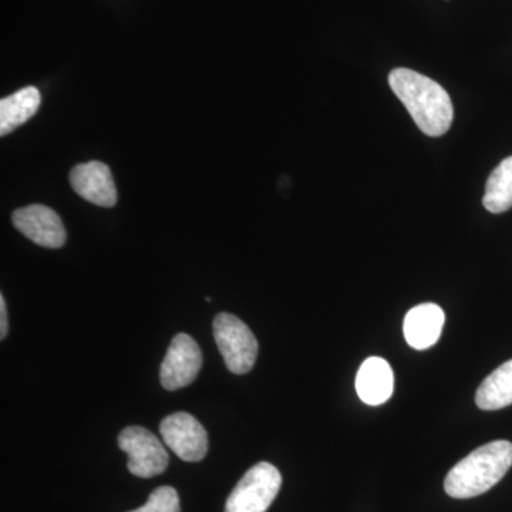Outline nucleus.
Listing matches in <instances>:
<instances>
[{
    "mask_svg": "<svg viewBox=\"0 0 512 512\" xmlns=\"http://www.w3.org/2000/svg\"><path fill=\"white\" fill-rule=\"evenodd\" d=\"M389 84L424 134L440 137L447 133L454 109L450 96L439 83L402 67L390 73Z\"/></svg>",
    "mask_w": 512,
    "mask_h": 512,
    "instance_id": "1",
    "label": "nucleus"
},
{
    "mask_svg": "<svg viewBox=\"0 0 512 512\" xmlns=\"http://www.w3.org/2000/svg\"><path fill=\"white\" fill-rule=\"evenodd\" d=\"M511 466L512 443L493 441L477 448L451 468L444 481V490L458 500L478 497L500 483Z\"/></svg>",
    "mask_w": 512,
    "mask_h": 512,
    "instance_id": "2",
    "label": "nucleus"
},
{
    "mask_svg": "<svg viewBox=\"0 0 512 512\" xmlns=\"http://www.w3.org/2000/svg\"><path fill=\"white\" fill-rule=\"evenodd\" d=\"M214 338L225 365L234 375L251 372L258 357V340L251 329L231 313L215 316Z\"/></svg>",
    "mask_w": 512,
    "mask_h": 512,
    "instance_id": "3",
    "label": "nucleus"
},
{
    "mask_svg": "<svg viewBox=\"0 0 512 512\" xmlns=\"http://www.w3.org/2000/svg\"><path fill=\"white\" fill-rule=\"evenodd\" d=\"M281 487L282 476L278 468L262 461L249 468L232 490L225 512H266Z\"/></svg>",
    "mask_w": 512,
    "mask_h": 512,
    "instance_id": "4",
    "label": "nucleus"
},
{
    "mask_svg": "<svg viewBox=\"0 0 512 512\" xmlns=\"http://www.w3.org/2000/svg\"><path fill=\"white\" fill-rule=\"evenodd\" d=\"M119 447L128 456L127 467L133 476L151 478L167 470L170 458L164 444L144 427L131 426L121 431Z\"/></svg>",
    "mask_w": 512,
    "mask_h": 512,
    "instance_id": "5",
    "label": "nucleus"
},
{
    "mask_svg": "<svg viewBox=\"0 0 512 512\" xmlns=\"http://www.w3.org/2000/svg\"><path fill=\"white\" fill-rule=\"evenodd\" d=\"M160 433L165 446L170 447L181 460L197 463L207 456V430L191 414L180 412L165 417Z\"/></svg>",
    "mask_w": 512,
    "mask_h": 512,
    "instance_id": "6",
    "label": "nucleus"
},
{
    "mask_svg": "<svg viewBox=\"0 0 512 512\" xmlns=\"http://www.w3.org/2000/svg\"><path fill=\"white\" fill-rule=\"evenodd\" d=\"M202 366L200 346L187 333H178L171 340L170 348L161 365L160 379L165 390L183 389L190 386Z\"/></svg>",
    "mask_w": 512,
    "mask_h": 512,
    "instance_id": "7",
    "label": "nucleus"
},
{
    "mask_svg": "<svg viewBox=\"0 0 512 512\" xmlns=\"http://www.w3.org/2000/svg\"><path fill=\"white\" fill-rule=\"evenodd\" d=\"M13 225L26 238L43 248L57 249L66 244V229L59 215L46 205L33 204L13 212Z\"/></svg>",
    "mask_w": 512,
    "mask_h": 512,
    "instance_id": "8",
    "label": "nucleus"
},
{
    "mask_svg": "<svg viewBox=\"0 0 512 512\" xmlns=\"http://www.w3.org/2000/svg\"><path fill=\"white\" fill-rule=\"evenodd\" d=\"M70 184L74 192L94 205L104 208L116 205V184L109 165L100 161L76 165L70 173Z\"/></svg>",
    "mask_w": 512,
    "mask_h": 512,
    "instance_id": "9",
    "label": "nucleus"
},
{
    "mask_svg": "<svg viewBox=\"0 0 512 512\" xmlns=\"http://www.w3.org/2000/svg\"><path fill=\"white\" fill-rule=\"evenodd\" d=\"M444 319L443 309L436 303L416 306L404 318V338L413 349H429L440 339Z\"/></svg>",
    "mask_w": 512,
    "mask_h": 512,
    "instance_id": "10",
    "label": "nucleus"
},
{
    "mask_svg": "<svg viewBox=\"0 0 512 512\" xmlns=\"http://www.w3.org/2000/svg\"><path fill=\"white\" fill-rule=\"evenodd\" d=\"M356 390L369 406L386 403L394 390L392 367L382 357H369L357 372Z\"/></svg>",
    "mask_w": 512,
    "mask_h": 512,
    "instance_id": "11",
    "label": "nucleus"
},
{
    "mask_svg": "<svg viewBox=\"0 0 512 512\" xmlns=\"http://www.w3.org/2000/svg\"><path fill=\"white\" fill-rule=\"evenodd\" d=\"M42 104V96L36 87H25L12 96L0 100V136L12 133L13 130L32 119Z\"/></svg>",
    "mask_w": 512,
    "mask_h": 512,
    "instance_id": "12",
    "label": "nucleus"
},
{
    "mask_svg": "<svg viewBox=\"0 0 512 512\" xmlns=\"http://www.w3.org/2000/svg\"><path fill=\"white\" fill-rule=\"evenodd\" d=\"M476 403L481 410H500L512 404V359L485 377L478 387Z\"/></svg>",
    "mask_w": 512,
    "mask_h": 512,
    "instance_id": "13",
    "label": "nucleus"
},
{
    "mask_svg": "<svg viewBox=\"0 0 512 512\" xmlns=\"http://www.w3.org/2000/svg\"><path fill=\"white\" fill-rule=\"evenodd\" d=\"M485 210L501 214L512 208V157L501 161L485 185Z\"/></svg>",
    "mask_w": 512,
    "mask_h": 512,
    "instance_id": "14",
    "label": "nucleus"
},
{
    "mask_svg": "<svg viewBox=\"0 0 512 512\" xmlns=\"http://www.w3.org/2000/svg\"><path fill=\"white\" fill-rule=\"evenodd\" d=\"M130 512H181L180 497L173 487H158L148 497L143 507Z\"/></svg>",
    "mask_w": 512,
    "mask_h": 512,
    "instance_id": "15",
    "label": "nucleus"
},
{
    "mask_svg": "<svg viewBox=\"0 0 512 512\" xmlns=\"http://www.w3.org/2000/svg\"><path fill=\"white\" fill-rule=\"evenodd\" d=\"M8 329V311H6L5 296L0 295V339L6 338Z\"/></svg>",
    "mask_w": 512,
    "mask_h": 512,
    "instance_id": "16",
    "label": "nucleus"
}]
</instances>
